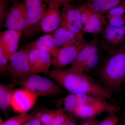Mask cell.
<instances>
[{
    "label": "cell",
    "mask_w": 125,
    "mask_h": 125,
    "mask_svg": "<svg viewBox=\"0 0 125 125\" xmlns=\"http://www.w3.org/2000/svg\"><path fill=\"white\" fill-rule=\"evenodd\" d=\"M10 0V2L13 3V4H14V3H15V2L20 1L21 0Z\"/></svg>",
    "instance_id": "obj_39"
},
{
    "label": "cell",
    "mask_w": 125,
    "mask_h": 125,
    "mask_svg": "<svg viewBox=\"0 0 125 125\" xmlns=\"http://www.w3.org/2000/svg\"><path fill=\"white\" fill-rule=\"evenodd\" d=\"M61 13L60 7L48 5L41 22V30L50 33L57 29L61 25Z\"/></svg>",
    "instance_id": "obj_14"
},
{
    "label": "cell",
    "mask_w": 125,
    "mask_h": 125,
    "mask_svg": "<svg viewBox=\"0 0 125 125\" xmlns=\"http://www.w3.org/2000/svg\"><path fill=\"white\" fill-rule=\"evenodd\" d=\"M51 34L59 47L74 45L85 40L83 34L74 33L61 27Z\"/></svg>",
    "instance_id": "obj_15"
},
{
    "label": "cell",
    "mask_w": 125,
    "mask_h": 125,
    "mask_svg": "<svg viewBox=\"0 0 125 125\" xmlns=\"http://www.w3.org/2000/svg\"><path fill=\"white\" fill-rule=\"evenodd\" d=\"M38 96H53L64 93L62 87L51 80L33 73L16 83Z\"/></svg>",
    "instance_id": "obj_3"
},
{
    "label": "cell",
    "mask_w": 125,
    "mask_h": 125,
    "mask_svg": "<svg viewBox=\"0 0 125 125\" xmlns=\"http://www.w3.org/2000/svg\"></svg>",
    "instance_id": "obj_42"
},
{
    "label": "cell",
    "mask_w": 125,
    "mask_h": 125,
    "mask_svg": "<svg viewBox=\"0 0 125 125\" xmlns=\"http://www.w3.org/2000/svg\"><path fill=\"white\" fill-rule=\"evenodd\" d=\"M121 110L118 105L113 104L104 99L102 101L88 105H78L72 115L80 119L96 117L103 113L116 114Z\"/></svg>",
    "instance_id": "obj_6"
},
{
    "label": "cell",
    "mask_w": 125,
    "mask_h": 125,
    "mask_svg": "<svg viewBox=\"0 0 125 125\" xmlns=\"http://www.w3.org/2000/svg\"><path fill=\"white\" fill-rule=\"evenodd\" d=\"M61 125H67V118H66H66L65 120L63 122Z\"/></svg>",
    "instance_id": "obj_38"
},
{
    "label": "cell",
    "mask_w": 125,
    "mask_h": 125,
    "mask_svg": "<svg viewBox=\"0 0 125 125\" xmlns=\"http://www.w3.org/2000/svg\"><path fill=\"white\" fill-rule=\"evenodd\" d=\"M79 10L80 13L81 20L82 24L83 26L88 22L89 20L92 10L86 2L79 6Z\"/></svg>",
    "instance_id": "obj_27"
},
{
    "label": "cell",
    "mask_w": 125,
    "mask_h": 125,
    "mask_svg": "<svg viewBox=\"0 0 125 125\" xmlns=\"http://www.w3.org/2000/svg\"><path fill=\"white\" fill-rule=\"evenodd\" d=\"M42 125H45V124H42Z\"/></svg>",
    "instance_id": "obj_41"
},
{
    "label": "cell",
    "mask_w": 125,
    "mask_h": 125,
    "mask_svg": "<svg viewBox=\"0 0 125 125\" xmlns=\"http://www.w3.org/2000/svg\"><path fill=\"white\" fill-rule=\"evenodd\" d=\"M28 52L24 46L10 58L8 74L12 82L16 83L21 79L34 73L30 64Z\"/></svg>",
    "instance_id": "obj_5"
},
{
    "label": "cell",
    "mask_w": 125,
    "mask_h": 125,
    "mask_svg": "<svg viewBox=\"0 0 125 125\" xmlns=\"http://www.w3.org/2000/svg\"><path fill=\"white\" fill-rule=\"evenodd\" d=\"M27 21V28L22 32L23 38H30L41 31V23L48 3L46 0H25Z\"/></svg>",
    "instance_id": "obj_4"
},
{
    "label": "cell",
    "mask_w": 125,
    "mask_h": 125,
    "mask_svg": "<svg viewBox=\"0 0 125 125\" xmlns=\"http://www.w3.org/2000/svg\"><path fill=\"white\" fill-rule=\"evenodd\" d=\"M89 7L91 8L92 11L88 22L93 27L94 32V36L96 37L99 34L102 33L107 25L108 22L104 13L95 11Z\"/></svg>",
    "instance_id": "obj_19"
},
{
    "label": "cell",
    "mask_w": 125,
    "mask_h": 125,
    "mask_svg": "<svg viewBox=\"0 0 125 125\" xmlns=\"http://www.w3.org/2000/svg\"><path fill=\"white\" fill-rule=\"evenodd\" d=\"M56 110L45 109L34 114L39 118L42 124L51 125L55 115Z\"/></svg>",
    "instance_id": "obj_24"
},
{
    "label": "cell",
    "mask_w": 125,
    "mask_h": 125,
    "mask_svg": "<svg viewBox=\"0 0 125 125\" xmlns=\"http://www.w3.org/2000/svg\"><path fill=\"white\" fill-rule=\"evenodd\" d=\"M24 125H42V123L39 118L35 115L34 117L28 121Z\"/></svg>",
    "instance_id": "obj_35"
},
{
    "label": "cell",
    "mask_w": 125,
    "mask_h": 125,
    "mask_svg": "<svg viewBox=\"0 0 125 125\" xmlns=\"http://www.w3.org/2000/svg\"><path fill=\"white\" fill-rule=\"evenodd\" d=\"M125 125V121L124 122H123V125Z\"/></svg>",
    "instance_id": "obj_40"
},
{
    "label": "cell",
    "mask_w": 125,
    "mask_h": 125,
    "mask_svg": "<svg viewBox=\"0 0 125 125\" xmlns=\"http://www.w3.org/2000/svg\"><path fill=\"white\" fill-rule=\"evenodd\" d=\"M28 57L31 71L34 73H46L52 65L51 56L45 51L36 49L29 50Z\"/></svg>",
    "instance_id": "obj_11"
},
{
    "label": "cell",
    "mask_w": 125,
    "mask_h": 125,
    "mask_svg": "<svg viewBox=\"0 0 125 125\" xmlns=\"http://www.w3.org/2000/svg\"><path fill=\"white\" fill-rule=\"evenodd\" d=\"M10 58L0 48V74L1 76L9 74Z\"/></svg>",
    "instance_id": "obj_25"
},
{
    "label": "cell",
    "mask_w": 125,
    "mask_h": 125,
    "mask_svg": "<svg viewBox=\"0 0 125 125\" xmlns=\"http://www.w3.org/2000/svg\"><path fill=\"white\" fill-rule=\"evenodd\" d=\"M38 97L24 88L15 90L11 97L10 106L20 114L27 113L33 107Z\"/></svg>",
    "instance_id": "obj_10"
},
{
    "label": "cell",
    "mask_w": 125,
    "mask_h": 125,
    "mask_svg": "<svg viewBox=\"0 0 125 125\" xmlns=\"http://www.w3.org/2000/svg\"><path fill=\"white\" fill-rule=\"evenodd\" d=\"M108 25L118 26L125 24V15L122 16H112L107 18Z\"/></svg>",
    "instance_id": "obj_32"
},
{
    "label": "cell",
    "mask_w": 125,
    "mask_h": 125,
    "mask_svg": "<svg viewBox=\"0 0 125 125\" xmlns=\"http://www.w3.org/2000/svg\"><path fill=\"white\" fill-rule=\"evenodd\" d=\"M9 0H0V23L1 27H2L8 13Z\"/></svg>",
    "instance_id": "obj_28"
},
{
    "label": "cell",
    "mask_w": 125,
    "mask_h": 125,
    "mask_svg": "<svg viewBox=\"0 0 125 125\" xmlns=\"http://www.w3.org/2000/svg\"><path fill=\"white\" fill-rule=\"evenodd\" d=\"M66 118L67 119V125H77L70 114H66Z\"/></svg>",
    "instance_id": "obj_37"
},
{
    "label": "cell",
    "mask_w": 125,
    "mask_h": 125,
    "mask_svg": "<svg viewBox=\"0 0 125 125\" xmlns=\"http://www.w3.org/2000/svg\"><path fill=\"white\" fill-rule=\"evenodd\" d=\"M61 26L74 33L84 34L85 32L81 20L79 6L69 4L62 6Z\"/></svg>",
    "instance_id": "obj_7"
},
{
    "label": "cell",
    "mask_w": 125,
    "mask_h": 125,
    "mask_svg": "<svg viewBox=\"0 0 125 125\" xmlns=\"http://www.w3.org/2000/svg\"><path fill=\"white\" fill-rule=\"evenodd\" d=\"M71 93H83L101 97L115 103L113 93L86 74L70 69L49 70L46 73Z\"/></svg>",
    "instance_id": "obj_1"
},
{
    "label": "cell",
    "mask_w": 125,
    "mask_h": 125,
    "mask_svg": "<svg viewBox=\"0 0 125 125\" xmlns=\"http://www.w3.org/2000/svg\"><path fill=\"white\" fill-rule=\"evenodd\" d=\"M98 51V43L96 39L89 42L84 47L74 61L71 64L70 69L82 73L84 65L89 58Z\"/></svg>",
    "instance_id": "obj_17"
},
{
    "label": "cell",
    "mask_w": 125,
    "mask_h": 125,
    "mask_svg": "<svg viewBox=\"0 0 125 125\" xmlns=\"http://www.w3.org/2000/svg\"><path fill=\"white\" fill-rule=\"evenodd\" d=\"M100 59V56L98 52L90 57L87 61L85 62L82 73L86 74L92 69H93L98 64Z\"/></svg>",
    "instance_id": "obj_26"
},
{
    "label": "cell",
    "mask_w": 125,
    "mask_h": 125,
    "mask_svg": "<svg viewBox=\"0 0 125 125\" xmlns=\"http://www.w3.org/2000/svg\"><path fill=\"white\" fill-rule=\"evenodd\" d=\"M75 95L78 105L92 104L105 99L99 96L85 94H77Z\"/></svg>",
    "instance_id": "obj_23"
},
{
    "label": "cell",
    "mask_w": 125,
    "mask_h": 125,
    "mask_svg": "<svg viewBox=\"0 0 125 125\" xmlns=\"http://www.w3.org/2000/svg\"><path fill=\"white\" fill-rule=\"evenodd\" d=\"M100 76L109 91L113 93L120 90L125 81V43L117 49L108 52Z\"/></svg>",
    "instance_id": "obj_2"
},
{
    "label": "cell",
    "mask_w": 125,
    "mask_h": 125,
    "mask_svg": "<svg viewBox=\"0 0 125 125\" xmlns=\"http://www.w3.org/2000/svg\"><path fill=\"white\" fill-rule=\"evenodd\" d=\"M72 0H46L48 5L57 7H62L68 4H71Z\"/></svg>",
    "instance_id": "obj_33"
},
{
    "label": "cell",
    "mask_w": 125,
    "mask_h": 125,
    "mask_svg": "<svg viewBox=\"0 0 125 125\" xmlns=\"http://www.w3.org/2000/svg\"><path fill=\"white\" fill-rule=\"evenodd\" d=\"M16 85L11 82L10 83H1L0 85V108L2 111H6L10 106V102Z\"/></svg>",
    "instance_id": "obj_18"
},
{
    "label": "cell",
    "mask_w": 125,
    "mask_h": 125,
    "mask_svg": "<svg viewBox=\"0 0 125 125\" xmlns=\"http://www.w3.org/2000/svg\"><path fill=\"white\" fill-rule=\"evenodd\" d=\"M24 46L28 50L36 49L45 51L53 57L56 55L60 49L54 42L51 33L41 36L36 40L28 43Z\"/></svg>",
    "instance_id": "obj_16"
},
{
    "label": "cell",
    "mask_w": 125,
    "mask_h": 125,
    "mask_svg": "<svg viewBox=\"0 0 125 125\" xmlns=\"http://www.w3.org/2000/svg\"><path fill=\"white\" fill-rule=\"evenodd\" d=\"M34 114L32 113H21L5 121L2 122L1 121L0 125H24L28 121L34 117Z\"/></svg>",
    "instance_id": "obj_22"
},
{
    "label": "cell",
    "mask_w": 125,
    "mask_h": 125,
    "mask_svg": "<svg viewBox=\"0 0 125 125\" xmlns=\"http://www.w3.org/2000/svg\"><path fill=\"white\" fill-rule=\"evenodd\" d=\"M22 36V31L7 29L0 33V48L9 57L18 51L19 42Z\"/></svg>",
    "instance_id": "obj_13"
},
{
    "label": "cell",
    "mask_w": 125,
    "mask_h": 125,
    "mask_svg": "<svg viewBox=\"0 0 125 125\" xmlns=\"http://www.w3.org/2000/svg\"><path fill=\"white\" fill-rule=\"evenodd\" d=\"M97 125H118V117L116 114H108Z\"/></svg>",
    "instance_id": "obj_31"
},
{
    "label": "cell",
    "mask_w": 125,
    "mask_h": 125,
    "mask_svg": "<svg viewBox=\"0 0 125 125\" xmlns=\"http://www.w3.org/2000/svg\"><path fill=\"white\" fill-rule=\"evenodd\" d=\"M99 121L96 117L84 119L80 125H97Z\"/></svg>",
    "instance_id": "obj_34"
},
{
    "label": "cell",
    "mask_w": 125,
    "mask_h": 125,
    "mask_svg": "<svg viewBox=\"0 0 125 125\" xmlns=\"http://www.w3.org/2000/svg\"><path fill=\"white\" fill-rule=\"evenodd\" d=\"M56 103L59 106L58 108L61 107L62 105L63 104L64 107L62 108L64 110L65 112H67L70 115L72 114L78 105L75 94L71 93L68 94L64 98L57 100Z\"/></svg>",
    "instance_id": "obj_21"
},
{
    "label": "cell",
    "mask_w": 125,
    "mask_h": 125,
    "mask_svg": "<svg viewBox=\"0 0 125 125\" xmlns=\"http://www.w3.org/2000/svg\"><path fill=\"white\" fill-rule=\"evenodd\" d=\"M106 18L112 16H122L125 15V1L116 7L109 9L107 11Z\"/></svg>",
    "instance_id": "obj_29"
},
{
    "label": "cell",
    "mask_w": 125,
    "mask_h": 125,
    "mask_svg": "<svg viewBox=\"0 0 125 125\" xmlns=\"http://www.w3.org/2000/svg\"><path fill=\"white\" fill-rule=\"evenodd\" d=\"M83 30L84 32L92 34L94 36V32L93 27L90 23L88 22L83 26Z\"/></svg>",
    "instance_id": "obj_36"
},
{
    "label": "cell",
    "mask_w": 125,
    "mask_h": 125,
    "mask_svg": "<svg viewBox=\"0 0 125 125\" xmlns=\"http://www.w3.org/2000/svg\"></svg>",
    "instance_id": "obj_43"
},
{
    "label": "cell",
    "mask_w": 125,
    "mask_h": 125,
    "mask_svg": "<svg viewBox=\"0 0 125 125\" xmlns=\"http://www.w3.org/2000/svg\"><path fill=\"white\" fill-rule=\"evenodd\" d=\"M7 29L23 32L27 28V21L25 0L13 4L3 25Z\"/></svg>",
    "instance_id": "obj_8"
},
{
    "label": "cell",
    "mask_w": 125,
    "mask_h": 125,
    "mask_svg": "<svg viewBox=\"0 0 125 125\" xmlns=\"http://www.w3.org/2000/svg\"><path fill=\"white\" fill-rule=\"evenodd\" d=\"M108 52L117 49L125 41V24L118 26L107 25L101 33Z\"/></svg>",
    "instance_id": "obj_12"
},
{
    "label": "cell",
    "mask_w": 125,
    "mask_h": 125,
    "mask_svg": "<svg viewBox=\"0 0 125 125\" xmlns=\"http://www.w3.org/2000/svg\"><path fill=\"white\" fill-rule=\"evenodd\" d=\"M88 42L84 40L74 45L60 48L56 55L52 58V65L54 69H63L68 65L71 64Z\"/></svg>",
    "instance_id": "obj_9"
},
{
    "label": "cell",
    "mask_w": 125,
    "mask_h": 125,
    "mask_svg": "<svg viewBox=\"0 0 125 125\" xmlns=\"http://www.w3.org/2000/svg\"><path fill=\"white\" fill-rule=\"evenodd\" d=\"M56 109L55 115L51 125H61L66 118V114L64 109L62 108Z\"/></svg>",
    "instance_id": "obj_30"
},
{
    "label": "cell",
    "mask_w": 125,
    "mask_h": 125,
    "mask_svg": "<svg viewBox=\"0 0 125 125\" xmlns=\"http://www.w3.org/2000/svg\"><path fill=\"white\" fill-rule=\"evenodd\" d=\"M125 1V0H88L86 2L94 10L104 13Z\"/></svg>",
    "instance_id": "obj_20"
}]
</instances>
